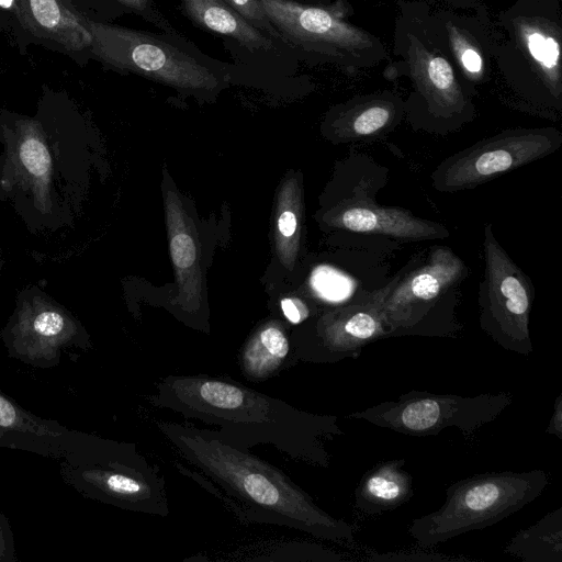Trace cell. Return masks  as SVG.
Segmentation results:
<instances>
[{
	"label": "cell",
	"instance_id": "1",
	"mask_svg": "<svg viewBox=\"0 0 562 562\" xmlns=\"http://www.w3.org/2000/svg\"><path fill=\"white\" fill-rule=\"evenodd\" d=\"M158 408L216 426L223 442L243 451L270 445L293 460L328 468L325 442L344 434L335 415L314 414L224 376L169 374L147 396Z\"/></svg>",
	"mask_w": 562,
	"mask_h": 562
},
{
	"label": "cell",
	"instance_id": "2",
	"mask_svg": "<svg viewBox=\"0 0 562 562\" xmlns=\"http://www.w3.org/2000/svg\"><path fill=\"white\" fill-rule=\"evenodd\" d=\"M155 424L181 459L198 470L177 464L179 471L223 499L243 521L288 527L338 543L353 541V526L317 506L277 467L223 442L211 429L168 420Z\"/></svg>",
	"mask_w": 562,
	"mask_h": 562
},
{
	"label": "cell",
	"instance_id": "3",
	"mask_svg": "<svg viewBox=\"0 0 562 562\" xmlns=\"http://www.w3.org/2000/svg\"><path fill=\"white\" fill-rule=\"evenodd\" d=\"M549 475L543 470L488 472L453 482L441 507L413 519L411 537L432 548L462 533L491 527L538 498Z\"/></svg>",
	"mask_w": 562,
	"mask_h": 562
},
{
	"label": "cell",
	"instance_id": "4",
	"mask_svg": "<svg viewBox=\"0 0 562 562\" xmlns=\"http://www.w3.org/2000/svg\"><path fill=\"white\" fill-rule=\"evenodd\" d=\"M512 402L513 395L507 392L462 396L411 391L347 417L409 436H431L453 427L465 438H472Z\"/></svg>",
	"mask_w": 562,
	"mask_h": 562
},
{
	"label": "cell",
	"instance_id": "5",
	"mask_svg": "<svg viewBox=\"0 0 562 562\" xmlns=\"http://www.w3.org/2000/svg\"><path fill=\"white\" fill-rule=\"evenodd\" d=\"M92 52L106 64L175 88L213 89L216 75L189 54L149 34L85 19Z\"/></svg>",
	"mask_w": 562,
	"mask_h": 562
},
{
	"label": "cell",
	"instance_id": "6",
	"mask_svg": "<svg viewBox=\"0 0 562 562\" xmlns=\"http://www.w3.org/2000/svg\"><path fill=\"white\" fill-rule=\"evenodd\" d=\"M483 254L481 328L505 350L528 356L532 351L529 331L532 284L497 241L491 224L484 227Z\"/></svg>",
	"mask_w": 562,
	"mask_h": 562
},
{
	"label": "cell",
	"instance_id": "7",
	"mask_svg": "<svg viewBox=\"0 0 562 562\" xmlns=\"http://www.w3.org/2000/svg\"><path fill=\"white\" fill-rule=\"evenodd\" d=\"M561 144L553 130L507 131L442 160L431 175L432 186L440 192L474 189L553 154Z\"/></svg>",
	"mask_w": 562,
	"mask_h": 562
},
{
	"label": "cell",
	"instance_id": "8",
	"mask_svg": "<svg viewBox=\"0 0 562 562\" xmlns=\"http://www.w3.org/2000/svg\"><path fill=\"white\" fill-rule=\"evenodd\" d=\"M397 280L398 277L379 290L323 314L307 333L293 335L292 347L297 361L334 363L356 358L368 344L390 337L383 306Z\"/></svg>",
	"mask_w": 562,
	"mask_h": 562
},
{
	"label": "cell",
	"instance_id": "9",
	"mask_svg": "<svg viewBox=\"0 0 562 562\" xmlns=\"http://www.w3.org/2000/svg\"><path fill=\"white\" fill-rule=\"evenodd\" d=\"M467 266L449 247H435L418 269L398 278L383 306L390 336L434 335L429 321L436 301L467 274Z\"/></svg>",
	"mask_w": 562,
	"mask_h": 562
},
{
	"label": "cell",
	"instance_id": "10",
	"mask_svg": "<svg viewBox=\"0 0 562 562\" xmlns=\"http://www.w3.org/2000/svg\"><path fill=\"white\" fill-rule=\"evenodd\" d=\"M329 223L342 229L384 235L404 241L445 238L449 231L440 223L415 216L402 207H387L368 200H349L328 214Z\"/></svg>",
	"mask_w": 562,
	"mask_h": 562
},
{
	"label": "cell",
	"instance_id": "11",
	"mask_svg": "<svg viewBox=\"0 0 562 562\" xmlns=\"http://www.w3.org/2000/svg\"><path fill=\"white\" fill-rule=\"evenodd\" d=\"M16 13L32 34L56 42L68 50H81L92 43L85 18L61 0H16Z\"/></svg>",
	"mask_w": 562,
	"mask_h": 562
},
{
	"label": "cell",
	"instance_id": "12",
	"mask_svg": "<svg viewBox=\"0 0 562 562\" xmlns=\"http://www.w3.org/2000/svg\"><path fill=\"white\" fill-rule=\"evenodd\" d=\"M238 362L246 380L262 382L291 368L297 359L283 324L270 321L249 336L240 349Z\"/></svg>",
	"mask_w": 562,
	"mask_h": 562
},
{
	"label": "cell",
	"instance_id": "13",
	"mask_svg": "<svg viewBox=\"0 0 562 562\" xmlns=\"http://www.w3.org/2000/svg\"><path fill=\"white\" fill-rule=\"evenodd\" d=\"M404 464V459L389 460L369 470L356 488V508L372 516L406 503L413 496V477Z\"/></svg>",
	"mask_w": 562,
	"mask_h": 562
},
{
	"label": "cell",
	"instance_id": "14",
	"mask_svg": "<svg viewBox=\"0 0 562 562\" xmlns=\"http://www.w3.org/2000/svg\"><path fill=\"white\" fill-rule=\"evenodd\" d=\"M187 13L200 25L233 37L249 49L269 50L273 47L254 24L224 0H182Z\"/></svg>",
	"mask_w": 562,
	"mask_h": 562
},
{
	"label": "cell",
	"instance_id": "15",
	"mask_svg": "<svg viewBox=\"0 0 562 562\" xmlns=\"http://www.w3.org/2000/svg\"><path fill=\"white\" fill-rule=\"evenodd\" d=\"M504 552L525 562H562V507L518 531Z\"/></svg>",
	"mask_w": 562,
	"mask_h": 562
},
{
	"label": "cell",
	"instance_id": "16",
	"mask_svg": "<svg viewBox=\"0 0 562 562\" xmlns=\"http://www.w3.org/2000/svg\"><path fill=\"white\" fill-rule=\"evenodd\" d=\"M300 195L296 182H290V188L282 191L280 196L278 233L282 259L292 263L296 256L299 241Z\"/></svg>",
	"mask_w": 562,
	"mask_h": 562
},
{
	"label": "cell",
	"instance_id": "17",
	"mask_svg": "<svg viewBox=\"0 0 562 562\" xmlns=\"http://www.w3.org/2000/svg\"><path fill=\"white\" fill-rule=\"evenodd\" d=\"M310 282L318 297L331 303L347 300L353 289V282L348 276L328 266L314 269Z\"/></svg>",
	"mask_w": 562,
	"mask_h": 562
},
{
	"label": "cell",
	"instance_id": "18",
	"mask_svg": "<svg viewBox=\"0 0 562 562\" xmlns=\"http://www.w3.org/2000/svg\"><path fill=\"white\" fill-rule=\"evenodd\" d=\"M392 119L391 110L381 104L368 106L350 119L341 135L347 138L375 136L387 127Z\"/></svg>",
	"mask_w": 562,
	"mask_h": 562
},
{
	"label": "cell",
	"instance_id": "19",
	"mask_svg": "<svg viewBox=\"0 0 562 562\" xmlns=\"http://www.w3.org/2000/svg\"><path fill=\"white\" fill-rule=\"evenodd\" d=\"M170 252L179 277H184L194 269L196 247L192 236L186 232L170 235Z\"/></svg>",
	"mask_w": 562,
	"mask_h": 562
},
{
	"label": "cell",
	"instance_id": "20",
	"mask_svg": "<svg viewBox=\"0 0 562 562\" xmlns=\"http://www.w3.org/2000/svg\"><path fill=\"white\" fill-rule=\"evenodd\" d=\"M20 158L27 171L35 177H43L50 166L45 145L35 137L24 139L20 147Z\"/></svg>",
	"mask_w": 562,
	"mask_h": 562
},
{
	"label": "cell",
	"instance_id": "21",
	"mask_svg": "<svg viewBox=\"0 0 562 562\" xmlns=\"http://www.w3.org/2000/svg\"><path fill=\"white\" fill-rule=\"evenodd\" d=\"M255 26L268 30L269 21L259 0H224Z\"/></svg>",
	"mask_w": 562,
	"mask_h": 562
},
{
	"label": "cell",
	"instance_id": "22",
	"mask_svg": "<svg viewBox=\"0 0 562 562\" xmlns=\"http://www.w3.org/2000/svg\"><path fill=\"white\" fill-rule=\"evenodd\" d=\"M428 76L431 83L440 91H447L453 83V72L448 61L441 57L430 59Z\"/></svg>",
	"mask_w": 562,
	"mask_h": 562
},
{
	"label": "cell",
	"instance_id": "23",
	"mask_svg": "<svg viewBox=\"0 0 562 562\" xmlns=\"http://www.w3.org/2000/svg\"><path fill=\"white\" fill-rule=\"evenodd\" d=\"M64 328L63 316L54 311H45L34 319V329L43 336H55Z\"/></svg>",
	"mask_w": 562,
	"mask_h": 562
},
{
	"label": "cell",
	"instance_id": "24",
	"mask_svg": "<svg viewBox=\"0 0 562 562\" xmlns=\"http://www.w3.org/2000/svg\"><path fill=\"white\" fill-rule=\"evenodd\" d=\"M284 317L293 325H300L310 317V308L297 297H285L280 302Z\"/></svg>",
	"mask_w": 562,
	"mask_h": 562
},
{
	"label": "cell",
	"instance_id": "25",
	"mask_svg": "<svg viewBox=\"0 0 562 562\" xmlns=\"http://www.w3.org/2000/svg\"><path fill=\"white\" fill-rule=\"evenodd\" d=\"M372 561H441V560H464L463 558L447 557L439 554L423 553L420 557H413L411 553H380L369 558Z\"/></svg>",
	"mask_w": 562,
	"mask_h": 562
},
{
	"label": "cell",
	"instance_id": "26",
	"mask_svg": "<svg viewBox=\"0 0 562 562\" xmlns=\"http://www.w3.org/2000/svg\"><path fill=\"white\" fill-rule=\"evenodd\" d=\"M547 434L562 439V395L559 394L554 402L552 416L546 430Z\"/></svg>",
	"mask_w": 562,
	"mask_h": 562
},
{
	"label": "cell",
	"instance_id": "27",
	"mask_svg": "<svg viewBox=\"0 0 562 562\" xmlns=\"http://www.w3.org/2000/svg\"><path fill=\"white\" fill-rule=\"evenodd\" d=\"M560 56V47L558 42L552 37L546 38L544 57L541 64L547 68H552L558 64Z\"/></svg>",
	"mask_w": 562,
	"mask_h": 562
},
{
	"label": "cell",
	"instance_id": "28",
	"mask_svg": "<svg viewBox=\"0 0 562 562\" xmlns=\"http://www.w3.org/2000/svg\"><path fill=\"white\" fill-rule=\"evenodd\" d=\"M546 38L540 33H532L528 37V48L532 57L540 63L544 57Z\"/></svg>",
	"mask_w": 562,
	"mask_h": 562
},
{
	"label": "cell",
	"instance_id": "29",
	"mask_svg": "<svg viewBox=\"0 0 562 562\" xmlns=\"http://www.w3.org/2000/svg\"><path fill=\"white\" fill-rule=\"evenodd\" d=\"M16 419L14 407L5 398L0 396V426L9 427Z\"/></svg>",
	"mask_w": 562,
	"mask_h": 562
},
{
	"label": "cell",
	"instance_id": "30",
	"mask_svg": "<svg viewBox=\"0 0 562 562\" xmlns=\"http://www.w3.org/2000/svg\"><path fill=\"white\" fill-rule=\"evenodd\" d=\"M462 64L471 72H479L482 68V58L473 49H467L462 54Z\"/></svg>",
	"mask_w": 562,
	"mask_h": 562
},
{
	"label": "cell",
	"instance_id": "31",
	"mask_svg": "<svg viewBox=\"0 0 562 562\" xmlns=\"http://www.w3.org/2000/svg\"><path fill=\"white\" fill-rule=\"evenodd\" d=\"M0 8L16 11V0H0Z\"/></svg>",
	"mask_w": 562,
	"mask_h": 562
},
{
	"label": "cell",
	"instance_id": "32",
	"mask_svg": "<svg viewBox=\"0 0 562 562\" xmlns=\"http://www.w3.org/2000/svg\"><path fill=\"white\" fill-rule=\"evenodd\" d=\"M122 1L128 3L132 7L139 8V9L144 8V5H145V0H122Z\"/></svg>",
	"mask_w": 562,
	"mask_h": 562
}]
</instances>
